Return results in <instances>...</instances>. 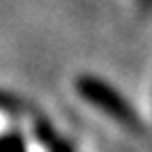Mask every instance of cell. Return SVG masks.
<instances>
[{
    "mask_svg": "<svg viewBox=\"0 0 152 152\" xmlns=\"http://www.w3.org/2000/svg\"><path fill=\"white\" fill-rule=\"evenodd\" d=\"M76 90L78 95L83 97L86 102H90L92 106H97L99 111H104L106 115H111L113 120H118L120 124H127L132 129H138L141 122H138V115L132 108V104L120 97V92L111 88L106 81L97 78V76L83 74L78 81H76Z\"/></svg>",
    "mask_w": 152,
    "mask_h": 152,
    "instance_id": "1",
    "label": "cell"
},
{
    "mask_svg": "<svg viewBox=\"0 0 152 152\" xmlns=\"http://www.w3.org/2000/svg\"><path fill=\"white\" fill-rule=\"evenodd\" d=\"M0 152H26V143L19 134H10L0 138Z\"/></svg>",
    "mask_w": 152,
    "mask_h": 152,
    "instance_id": "3",
    "label": "cell"
},
{
    "mask_svg": "<svg viewBox=\"0 0 152 152\" xmlns=\"http://www.w3.org/2000/svg\"><path fill=\"white\" fill-rule=\"evenodd\" d=\"M39 138L44 141V145L48 148V152H72V148L67 145L65 141H60L56 134H53V129H48V127H39Z\"/></svg>",
    "mask_w": 152,
    "mask_h": 152,
    "instance_id": "2",
    "label": "cell"
}]
</instances>
